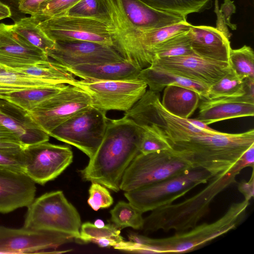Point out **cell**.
<instances>
[{
  "label": "cell",
  "instance_id": "7402d4cb",
  "mask_svg": "<svg viewBox=\"0 0 254 254\" xmlns=\"http://www.w3.org/2000/svg\"><path fill=\"white\" fill-rule=\"evenodd\" d=\"M0 124L14 132L25 147L49 140V134L27 111L2 99H0Z\"/></svg>",
  "mask_w": 254,
  "mask_h": 254
},
{
  "label": "cell",
  "instance_id": "f35d334b",
  "mask_svg": "<svg viewBox=\"0 0 254 254\" xmlns=\"http://www.w3.org/2000/svg\"><path fill=\"white\" fill-rule=\"evenodd\" d=\"M89 194L88 204L95 211L109 207L113 203V198L107 188L99 183L92 182Z\"/></svg>",
  "mask_w": 254,
  "mask_h": 254
},
{
  "label": "cell",
  "instance_id": "4fadbf2b",
  "mask_svg": "<svg viewBox=\"0 0 254 254\" xmlns=\"http://www.w3.org/2000/svg\"><path fill=\"white\" fill-rule=\"evenodd\" d=\"M90 106L91 98L85 91L74 85L67 84L27 113L49 135L73 115Z\"/></svg>",
  "mask_w": 254,
  "mask_h": 254
},
{
  "label": "cell",
  "instance_id": "3957f363",
  "mask_svg": "<svg viewBox=\"0 0 254 254\" xmlns=\"http://www.w3.org/2000/svg\"><path fill=\"white\" fill-rule=\"evenodd\" d=\"M254 144V129H252L237 133L208 132L171 145L194 169H203L215 176L227 173Z\"/></svg>",
  "mask_w": 254,
  "mask_h": 254
},
{
  "label": "cell",
  "instance_id": "8fae6325",
  "mask_svg": "<svg viewBox=\"0 0 254 254\" xmlns=\"http://www.w3.org/2000/svg\"><path fill=\"white\" fill-rule=\"evenodd\" d=\"M69 85L85 91L91 106L107 112L128 111L143 96L147 87L139 78L120 80H75Z\"/></svg>",
  "mask_w": 254,
  "mask_h": 254
},
{
  "label": "cell",
  "instance_id": "8d00e7d4",
  "mask_svg": "<svg viewBox=\"0 0 254 254\" xmlns=\"http://www.w3.org/2000/svg\"><path fill=\"white\" fill-rule=\"evenodd\" d=\"M120 234L121 229L113 224H108L103 227L98 228L93 223L87 222L81 224L78 243H93L97 239L105 238H114L121 241L124 240Z\"/></svg>",
  "mask_w": 254,
  "mask_h": 254
},
{
  "label": "cell",
  "instance_id": "5bb4252c",
  "mask_svg": "<svg viewBox=\"0 0 254 254\" xmlns=\"http://www.w3.org/2000/svg\"><path fill=\"white\" fill-rule=\"evenodd\" d=\"M24 173L34 183L44 185L62 174L72 163L73 153L69 146L49 141L25 146Z\"/></svg>",
  "mask_w": 254,
  "mask_h": 254
},
{
  "label": "cell",
  "instance_id": "836d02e7",
  "mask_svg": "<svg viewBox=\"0 0 254 254\" xmlns=\"http://www.w3.org/2000/svg\"><path fill=\"white\" fill-rule=\"evenodd\" d=\"M110 212L111 221L120 229L126 227L142 229L144 223L143 213L129 201H119Z\"/></svg>",
  "mask_w": 254,
  "mask_h": 254
},
{
  "label": "cell",
  "instance_id": "f1b7e54d",
  "mask_svg": "<svg viewBox=\"0 0 254 254\" xmlns=\"http://www.w3.org/2000/svg\"><path fill=\"white\" fill-rule=\"evenodd\" d=\"M10 25L15 32L47 55L55 47V42L45 34L32 16L23 17Z\"/></svg>",
  "mask_w": 254,
  "mask_h": 254
},
{
  "label": "cell",
  "instance_id": "cb8c5ba5",
  "mask_svg": "<svg viewBox=\"0 0 254 254\" xmlns=\"http://www.w3.org/2000/svg\"><path fill=\"white\" fill-rule=\"evenodd\" d=\"M67 70L74 76L88 80H120L138 78L141 69L126 59L119 62L82 64Z\"/></svg>",
  "mask_w": 254,
  "mask_h": 254
},
{
  "label": "cell",
  "instance_id": "30bf717a",
  "mask_svg": "<svg viewBox=\"0 0 254 254\" xmlns=\"http://www.w3.org/2000/svg\"><path fill=\"white\" fill-rule=\"evenodd\" d=\"M106 113L89 106L59 125L49 135L75 146L90 159L104 138L109 121Z\"/></svg>",
  "mask_w": 254,
  "mask_h": 254
},
{
  "label": "cell",
  "instance_id": "ac0fdd59",
  "mask_svg": "<svg viewBox=\"0 0 254 254\" xmlns=\"http://www.w3.org/2000/svg\"><path fill=\"white\" fill-rule=\"evenodd\" d=\"M111 1L116 16L134 29H153L187 21L185 17L156 10L139 0Z\"/></svg>",
  "mask_w": 254,
  "mask_h": 254
},
{
  "label": "cell",
  "instance_id": "277c9868",
  "mask_svg": "<svg viewBox=\"0 0 254 254\" xmlns=\"http://www.w3.org/2000/svg\"><path fill=\"white\" fill-rule=\"evenodd\" d=\"M237 175L231 169L213 176L201 190L182 202L157 208L144 218L145 232L175 230L183 232L193 228L208 212L214 198L236 182Z\"/></svg>",
  "mask_w": 254,
  "mask_h": 254
},
{
  "label": "cell",
  "instance_id": "83f0119b",
  "mask_svg": "<svg viewBox=\"0 0 254 254\" xmlns=\"http://www.w3.org/2000/svg\"><path fill=\"white\" fill-rule=\"evenodd\" d=\"M66 84H56L51 86L22 90L0 95L3 99L28 112L38 104L60 92Z\"/></svg>",
  "mask_w": 254,
  "mask_h": 254
},
{
  "label": "cell",
  "instance_id": "d6a6232c",
  "mask_svg": "<svg viewBox=\"0 0 254 254\" xmlns=\"http://www.w3.org/2000/svg\"><path fill=\"white\" fill-rule=\"evenodd\" d=\"M245 94L244 79L238 77L232 70L209 87L207 99L237 97Z\"/></svg>",
  "mask_w": 254,
  "mask_h": 254
},
{
  "label": "cell",
  "instance_id": "7bdbcfd3",
  "mask_svg": "<svg viewBox=\"0 0 254 254\" xmlns=\"http://www.w3.org/2000/svg\"><path fill=\"white\" fill-rule=\"evenodd\" d=\"M254 166V144L245 151L231 169L237 175L244 168Z\"/></svg>",
  "mask_w": 254,
  "mask_h": 254
},
{
  "label": "cell",
  "instance_id": "f907efd6",
  "mask_svg": "<svg viewBox=\"0 0 254 254\" xmlns=\"http://www.w3.org/2000/svg\"><path fill=\"white\" fill-rule=\"evenodd\" d=\"M1 125V124H0Z\"/></svg>",
  "mask_w": 254,
  "mask_h": 254
},
{
  "label": "cell",
  "instance_id": "681fc988",
  "mask_svg": "<svg viewBox=\"0 0 254 254\" xmlns=\"http://www.w3.org/2000/svg\"><path fill=\"white\" fill-rule=\"evenodd\" d=\"M93 224L98 228H102L105 225L104 221L99 219L96 220Z\"/></svg>",
  "mask_w": 254,
  "mask_h": 254
},
{
  "label": "cell",
  "instance_id": "b9f144b4",
  "mask_svg": "<svg viewBox=\"0 0 254 254\" xmlns=\"http://www.w3.org/2000/svg\"><path fill=\"white\" fill-rule=\"evenodd\" d=\"M25 146L12 131L0 124V148L23 149Z\"/></svg>",
  "mask_w": 254,
  "mask_h": 254
},
{
  "label": "cell",
  "instance_id": "52a82bcc",
  "mask_svg": "<svg viewBox=\"0 0 254 254\" xmlns=\"http://www.w3.org/2000/svg\"><path fill=\"white\" fill-rule=\"evenodd\" d=\"M125 116L139 127L154 126L163 134L171 145L187 141L192 136L207 133L191 125L188 119L177 117L163 106L158 93L146 90Z\"/></svg>",
  "mask_w": 254,
  "mask_h": 254
},
{
  "label": "cell",
  "instance_id": "d4e9b609",
  "mask_svg": "<svg viewBox=\"0 0 254 254\" xmlns=\"http://www.w3.org/2000/svg\"><path fill=\"white\" fill-rule=\"evenodd\" d=\"M138 78L146 83L149 90L155 92L159 93L168 86L175 85L192 89L198 93L201 99H207L209 86L168 70L149 66L141 69Z\"/></svg>",
  "mask_w": 254,
  "mask_h": 254
},
{
  "label": "cell",
  "instance_id": "5b68a950",
  "mask_svg": "<svg viewBox=\"0 0 254 254\" xmlns=\"http://www.w3.org/2000/svg\"><path fill=\"white\" fill-rule=\"evenodd\" d=\"M27 207L24 228L66 234L79 242L80 216L62 191L46 193L34 199Z\"/></svg>",
  "mask_w": 254,
  "mask_h": 254
},
{
  "label": "cell",
  "instance_id": "ffe728a7",
  "mask_svg": "<svg viewBox=\"0 0 254 254\" xmlns=\"http://www.w3.org/2000/svg\"><path fill=\"white\" fill-rule=\"evenodd\" d=\"M35 183L25 173L0 166V213L28 206L34 199Z\"/></svg>",
  "mask_w": 254,
  "mask_h": 254
},
{
  "label": "cell",
  "instance_id": "603a6c76",
  "mask_svg": "<svg viewBox=\"0 0 254 254\" xmlns=\"http://www.w3.org/2000/svg\"><path fill=\"white\" fill-rule=\"evenodd\" d=\"M188 34L194 54L209 60L228 62L230 43L221 31L212 27L192 25Z\"/></svg>",
  "mask_w": 254,
  "mask_h": 254
},
{
  "label": "cell",
  "instance_id": "e0dca14e",
  "mask_svg": "<svg viewBox=\"0 0 254 254\" xmlns=\"http://www.w3.org/2000/svg\"><path fill=\"white\" fill-rule=\"evenodd\" d=\"M48 56L66 67L125 60L112 46L85 41H56Z\"/></svg>",
  "mask_w": 254,
  "mask_h": 254
},
{
  "label": "cell",
  "instance_id": "9a60e30c",
  "mask_svg": "<svg viewBox=\"0 0 254 254\" xmlns=\"http://www.w3.org/2000/svg\"><path fill=\"white\" fill-rule=\"evenodd\" d=\"M71 236L56 231L0 226V254L46 253L70 243Z\"/></svg>",
  "mask_w": 254,
  "mask_h": 254
},
{
  "label": "cell",
  "instance_id": "c3c4849f",
  "mask_svg": "<svg viewBox=\"0 0 254 254\" xmlns=\"http://www.w3.org/2000/svg\"><path fill=\"white\" fill-rule=\"evenodd\" d=\"M11 17V11L10 8L7 5L0 2V20Z\"/></svg>",
  "mask_w": 254,
  "mask_h": 254
},
{
  "label": "cell",
  "instance_id": "4316f807",
  "mask_svg": "<svg viewBox=\"0 0 254 254\" xmlns=\"http://www.w3.org/2000/svg\"><path fill=\"white\" fill-rule=\"evenodd\" d=\"M11 68L55 84H70L76 80L74 75L66 67L55 61L50 60L22 67Z\"/></svg>",
  "mask_w": 254,
  "mask_h": 254
},
{
  "label": "cell",
  "instance_id": "74e56055",
  "mask_svg": "<svg viewBox=\"0 0 254 254\" xmlns=\"http://www.w3.org/2000/svg\"><path fill=\"white\" fill-rule=\"evenodd\" d=\"M80 0H47L39 7L32 16L38 22L46 19L63 16Z\"/></svg>",
  "mask_w": 254,
  "mask_h": 254
},
{
  "label": "cell",
  "instance_id": "484cf974",
  "mask_svg": "<svg viewBox=\"0 0 254 254\" xmlns=\"http://www.w3.org/2000/svg\"><path fill=\"white\" fill-rule=\"evenodd\" d=\"M163 90L161 103L165 109L177 117L188 119L198 107L200 97L192 89L170 85Z\"/></svg>",
  "mask_w": 254,
  "mask_h": 254
},
{
  "label": "cell",
  "instance_id": "ba28073f",
  "mask_svg": "<svg viewBox=\"0 0 254 254\" xmlns=\"http://www.w3.org/2000/svg\"><path fill=\"white\" fill-rule=\"evenodd\" d=\"M213 176L195 169L133 190L125 191L128 201L144 213L172 203L197 186L207 184Z\"/></svg>",
  "mask_w": 254,
  "mask_h": 254
},
{
  "label": "cell",
  "instance_id": "7a4b0ae2",
  "mask_svg": "<svg viewBox=\"0 0 254 254\" xmlns=\"http://www.w3.org/2000/svg\"><path fill=\"white\" fill-rule=\"evenodd\" d=\"M249 201L233 203L215 221L203 223L188 230L164 238H151L130 234L125 245L127 252L142 254L186 253L195 250L229 231L235 229L244 219Z\"/></svg>",
  "mask_w": 254,
  "mask_h": 254
},
{
  "label": "cell",
  "instance_id": "f6af8a7d",
  "mask_svg": "<svg viewBox=\"0 0 254 254\" xmlns=\"http://www.w3.org/2000/svg\"><path fill=\"white\" fill-rule=\"evenodd\" d=\"M47 0H19V9L25 14H35L40 5Z\"/></svg>",
  "mask_w": 254,
  "mask_h": 254
},
{
  "label": "cell",
  "instance_id": "d6986e66",
  "mask_svg": "<svg viewBox=\"0 0 254 254\" xmlns=\"http://www.w3.org/2000/svg\"><path fill=\"white\" fill-rule=\"evenodd\" d=\"M48 60L47 54L15 32L10 25L0 23V64L18 68Z\"/></svg>",
  "mask_w": 254,
  "mask_h": 254
},
{
  "label": "cell",
  "instance_id": "f546056e",
  "mask_svg": "<svg viewBox=\"0 0 254 254\" xmlns=\"http://www.w3.org/2000/svg\"><path fill=\"white\" fill-rule=\"evenodd\" d=\"M195 55L190 45L188 31L175 35L155 45L148 53L150 65L154 58Z\"/></svg>",
  "mask_w": 254,
  "mask_h": 254
},
{
  "label": "cell",
  "instance_id": "ab89813d",
  "mask_svg": "<svg viewBox=\"0 0 254 254\" xmlns=\"http://www.w3.org/2000/svg\"><path fill=\"white\" fill-rule=\"evenodd\" d=\"M218 3V0H215V12L217 17L216 28L221 31L229 40L231 34L229 33L227 25L232 30L236 29V26L230 22L231 15L235 12L236 7L233 4V1L225 0L224 3L221 5V9L219 10Z\"/></svg>",
  "mask_w": 254,
  "mask_h": 254
},
{
  "label": "cell",
  "instance_id": "2e32d148",
  "mask_svg": "<svg viewBox=\"0 0 254 254\" xmlns=\"http://www.w3.org/2000/svg\"><path fill=\"white\" fill-rule=\"evenodd\" d=\"M150 66L168 70L208 86L232 70L228 62L209 60L195 55L154 58Z\"/></svg>",
  "mask_w": 254,
  "mask_h": 254
},
{
  "label": "cell",
  "instance_id": "4dcf8cb0",
  "mask_svg": "<svg viewBox=\"0 0 254 254\" xmlns=\"http://www.w3.org/2000/svg\"><path fill=\"white\" fill-rule=\"evenodd\" d=\"M156 10L186 17L211 6L212 0H139Z\"/></svg>",
  "mask_w": 254,
  "mask_h": 254
},
{
  "label": "cell",
  "instance_id": "9c48e42d",
  "mask_svg": "<svg viewBox=\"0 0 254 254\" xmlns=\"http://www.w3.org/2000/svg\"><path fill=\"white\" fill-rule=\"evenodd\" d=\"M111 14L116 30L114 48L124 59L141 69L150 66L147 55L151 48L175 35L188 31L192 25L185 21L159 28L140 30L131 28L120 20L112 6Z\"/></svg>",
  "mask_w": 254,
  "mask_h": 254
},
{
  "label": "cell",
  "instance_id": "7c38bea8",
  "mask_svg": "<svg viewBox=\"0 0 254 254\" xmlns=\"http://www.w3.org/2000/svg\"><path fill=\"white\" fill-rule=\"evenodd\" d=\"M38 22L45 34L55 42L90 41L114 48L116 43V30L114 24L98 19L64 15Z\"/></svg>",
  "mask_w": 254,
  "mask_h": 254
},
{
  "label": "cell",
  "instance_id": "ee69618b",
  "mask_svg": "<svg viewBox=\"0 0 254 254\" xmlns=\"http://www.w3.org/2000/svg\"><path fill=\"white\" fill-rule=\"evenodd\" d=\"M238 189L244 196L245 200L250 201L254 196V168L249 181H242L238 185Z\"/></svg>",
  "mask_w": 254,
  "mask_h": 254
},
{
  "label": "cell",
  "instance_id": "7dc6e473",
  "mask_svg": "<svg viewBox=\"0 0 254 254\" xmlns=\"http://www.w3.org/2000/svg\"><path fill=\"white\" fill-rule=\"evenodd\" d=\"M189 122L193 126L201 130L207 131H215V129L209 127L207 125L196 119L189 118Z\"/></svg>",
  "mask_w": 254,
  "mask_h": 254
},
{
  "label": "cell",
  "instance_id": "d590c367",
  "mask_svg": "<svg viewBox=\"0 0 254 254\" xmlns=\"http://www.w3.org/2000/svg\"><path fill=\"white\" fill-rule=\"evenodd\" d=\"M139 127L142 129L139 153L146 154L173 149L169 141L156 127Z\"/></svg>",
  "mask_w": 254,
  "mask_h": 254
},
{
  "label": "cell",
  "instance_id": "8992f818",
  "mask_svg": "<svg viewBox=\"0 0 254 254\" xmlns=\"http://www.w3.org/2000/svg\"><path fill=\"white\" fill-rule=\"evenodd\" d=\"M192 169L190 163L173 149L139 153L126 170L120 190L125 191L133 190Z\"/></svg>",
  "mask_w": 254,
  "mask_h": 254
},
{
  "label": "cell",
  "instance_id": "6da1fadb",
  "mask_svg": "<svg viewBox=\"0 0 254 254\" xmlns=\"http://www.w3.org/2000/svg\"><path fill=\"white\" fill-rule=\"evenodd\" d=\"M142 133V129L125 116L109 119L102 141L81 171L83 178L119 191L126 170L139 153Z\"/></svg>",
  "mask_w": 254,
  "mask_h": 254
},
{
  "label": "cell",
  "instance_id": "e575fe53",
  "mask_svg": "<svg viewBox=\"0 0 254 254\" xmlns=\"http://www.w3.org/2000/svg\"><path fill=\"white\" fill-rule=\"evenodd\" d=\"M228 63L238 77L254 78V53L251 47L244 45L237 49L231 48Z\"/></svg>",
  "mask_w": 254,
  "mask_h": 254
},
{
  "label": "cell",
  "instance_id": "bcb514c9",
  "mask_svg": "<svg viewBox=\"0 0 254 254\" xmlns=\"http://www.w3.org/2000/svg\"><path fill=\"white\" fill-rule=\"evenodd\" d=\"M0 2L7 5L11 11V18L16 22L21 18L25 17V14L21 12L19 9V0H0Z\"/></svg>",
  "mask_w": 254,
  "mask_h": 254
},
{
  "label": "cell",
  "instance_id": "1f68e13d",
  "mask_svg": "<svg viewBox=\"0 0 254 254\" xmlns=\"http://www.w3.org/2000/svg\"><path fill=\"white\" fill-rule=\"evenodd\" d=\"M64 15L94 18L113 24L110 0H80Z\"/></svg>",
  "mask_w": 254,
  "mask_h": 254
},
{
  "label": "cell",
  "instance_id": "44dd1931",
  "mask_svg": "<svg viewBox=\"0 0 254 254\" xmlns=\"http://www.w3.org/2000/svg\"><path fill=\"white\" fill-rule=\"evenodd\" d=\"M202 100L196 119L207 125L228 119L253 117L254 115V99L246 94L237 97Z\"/></svg>",
  "mask_w": 254,
  "mask_h": 254
},
{
  "label": "cell",
  "instance_id": "60d3db41",
  "mask_svg": "<svg viewBox=\"0 0 254 254\" xmlns=\"http://www.w3.org/2000/svg\"><path fill=\"white\" fill-rule=\"evenodd\" d=\"M23 149L0 148V166L24 173Z\"/></svg>",
  "mask_w": 254,
  "mask_h": 254
}]
</instances>
